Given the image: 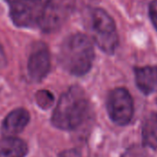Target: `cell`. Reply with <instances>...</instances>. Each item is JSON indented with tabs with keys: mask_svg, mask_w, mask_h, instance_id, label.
<instances>
[{
	"mask_svg": "<svg viewBox=\"0 0 157 157\" xmlns=\"http://www.w3.org/2000/svg\"><path fill=\"white\" fill-rule=\"evenodd\" d=\"M95 58V51L90 39L82 33L66 38L59 52V62L69 74L81 76L89 72Z\"/></svg>",
	"mask_w": 157,
	"mask_h": 157,
	"instance_id": "obj_1",
	"label": "cell"
},
{
	"mask_svg": "<svg viewBox=\"0 0 157 157\" xmlns=\"http://www.w3.org/2000/svg\"><path fill=\"white\" fill-rule=\"evenodd\" d=\"M88 99L79 86H72L64 92L53 111L52 124L61 130L71 131L79 127L87 117Z\"/></svg>",
	"mask_w": 157,
	"mask_h": 157,
	"instance_id": "obj_2",
	"label": "cell"
},
{
	"mask_svg": "<svg viewBox=\"0 0 157 157\" xmlns=\"http://www.w3.org/2000/svg\"><path fill=\"white\" fill-rule=\"evenodd\" d=\"M87 28L96 44L106 53L113 54L119 45V36L113 18L102 8H93L87 18Z\"/></svg>",
	"mask_w": 157,
	"mask_h": 157,
	"instance_id": "obj_3",
	"label": "cell"
},
{
	"mask_svg": "<svg viewBox=\"0 0 157 157\" xmlns=\"http://www.w3.org/2000/svg\"><path fill=\"white\" fill-rule=\"evenodd\" d=\"M75 0H47L39 21L40 29L47 33L59 30L72 15Z\"/></svg>",
	"mask_w": 157,
	"mask_h": 157,
	"instance_id": "obj_4",
	"label": "cell"
},
{
	"mask_svg": "<svg viewBox=\"0 0 157 157\" xmlns=\"http://www.w3.org/2000/svg\"><path fill=\"white\" fill-rule=\"evenodd\" d=\"M107 110L111 121L117 125L129 124L134 113L133 99L130 92L123 87L111 90L107 98Z\"/></svg>",
	"mask_w": 157,
	"mask_h": 157,
	"instance_id": "obj_5",
	"label": "cell"
},
{
	"mask_svg": "<svg viewBox=\"0 0 157 157\" xmlns=\"http://www.w3.org/2000/svg\"><path fill=\"white\" fill-rule=\"evenodd\" d=\"M9 15L14 24L20 28L39 25L44 0H6Z\"/></svg>",
	"mask_w": 157,
	"mask_h": 157,
	"instance_id": "obj_6",
	"label": "cell"
},
{
	"mask_svg": "<svg viewBox=\"0 0 157 157\" xmlns=\"http://www.w3.org/2000/svg\"><path fill=\"white\" fill-rule=\"evenodd\" d=\"M28 74L32 81L40 82L46 77L51 69V55L48 47L43 42H36L29 52Z\"/></svg>",
	"mask_w": 157,
	"mask_h": 157,
	"instance_id": "obj_7",
	"label": "cell"
},
{
	"mask_svg": "<svg viewBox=\"0 0 157 157\" xmlns=\"http://www.w3.org/2000/svg\"><path fill=\"white\" fill-rule=\"evenodd\" d=\"M29 121V113L24 109H17L11 111L1 125V132L5 137H15L20 133Z\"/></svg>",
	"mask_w": 157,
	"mask_h": 157,
	"instance_id": "obj_8",
	"label": "cell"
},
{
	"mask_svg": "<svg viewBox=\"0 0 157 157\" xmlns=\"http://www.w3.org/2000/svg\"><path fill=\"white\" fill-rule=\"evenodd\" d=\"M138 88L145 95L157 91V66H143L134 69Z\"/></svg>",
	"mask_w": 157,
	"mask_h": 157,
	"instance_id": "obj_9",
	"label": "cell"
},
{
	"mask_svg": "<svg viewBox=\"0 0 157 157\" xmlns=\"http://www.w3.org/2000/svg\"><path fill=\"white\" fill-rule=\"evenodd\" d=\"M27 144L16 137H5L0 140V157H25Z\"/></svg>",
	"mask_w": 157,
	"mask_h": 157,
	"instance_id": "obj_10",
	"label": "cell"
},
{
	"mask_svg": "<svg viewBox=\"0 0 157 157\" xmlns=\"http://www.w3.org/2000/svg\"><path fill=\"white\" fill-rule=\"evenodd\" d=\"M144 145L157 150V113H151L144 121L142 129Z\"/></svg>",
	"mask_w": 157,
	"mask_h": 157,
	"instance_id": "obj_11",
	"label": "cell"
},
{
	"mask_svg": "<svg viewBox=\"0 0 157 157\" xmlns=\"http://www.w3.org/2000/svg\"><path fill=\"white\" fill-rule=\"evenodd\" d=\"M36 102L42 109H48L53 103V96L47 90H40L36 95Z\"/></svg>",
	"mask_w": 157,
	"mask_h": 157,
	"instance_id": "obj_12",
	"label": "cell"
},
{
	"mask_svg": "<svg viewBox=\"0 0 157 157\" xmlns=\"http://www.w3.org/2000/svg\"><path fill=\"white\" fill-rule=\"evenodd\" d=\"M121 157H148L146 151L140 146H133L128 149Z\"/></svg>",
	"mask_w": 157,
	"mask_h": 157,
	"instance_id": "obj_13",
	"label": "cell"
},
{
	"mask_svg": "<svg viewBox=\"0 0 157 157\" xmlns=\"http://www.w3.org/2000/svg\"><path fill=\"white\" fill-rule=\"evenodd\" d=\"M149 15H150V18H151L154 26L157 29V0L152 1V3L150 4Z\"/></svg>",
	"mask_w": 157,
	"mask_h": 157,
	"instance_id": "obj_14",
	"label": "cell"
},
{
	"mask_svg": "<svg viewBox=\"0 0 157 157\" xmlns=\"http://www.w3.org/2000/svg\"><path fill=\"white\" fill-rule=\"evenodd\" d=\"M6 64V55L4 52V50L0 44V66H3Z\"/></svg>",
	"mask_w": 157,
	"mask_h": 157,
	"instance_id": "obj_15",
	"label": "cell"
},
{
	"mask_svg": "<svg viewBox=\"0 0 157 157\" xmlns=\"http://www.w3.org/2000/svg\"><path fill=\"white\" fill-rule=\"evenodd\" d=\"M46 1H47V0H45V2H46Z\"/></svg>",
	"mask_w": 157,
	"mask_h": 157,
	"instance_id": "obj_16",
	"label": "cell"
}]
</instances>
